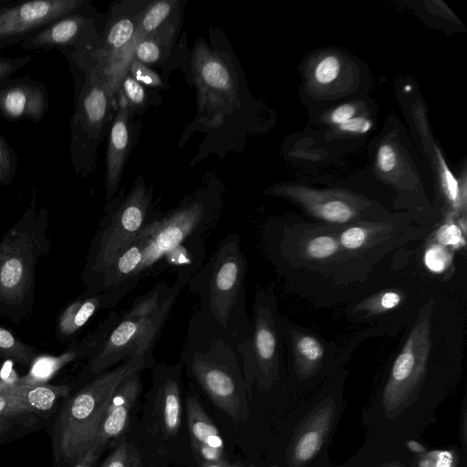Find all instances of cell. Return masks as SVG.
Segmentation results:
<instances>
[{
    "instance_id": "21",
    "label": "cell",
    "mask_w": 467,
    "mask_h": 467,
    "mask_svg": "<svg viewBox=\"0 0 467 467\" xmlns=\"http://www.w3.org/2000/svg\"><path fill=\"white\" fill-rule=\"evenodd\" d=\"M140 277L130 278L119 285L92 296L83 295L68 304L59 314L56 333L59 340L74 337L99 310L116 306L140 282Z\"/></svg>"
},
{
    "instance_id": "32",
    "label": "cell",
    "mask_w": 467,
    "mask_h": 467,
    "mask_svg": "<svg viewBox=\"0 0 467 467\" xmlns=\"http://www.w3.org/2000/svg\"><path fill=\"white\" fill-rule=\"evenodd\" d=\"M100 467H141V463L136 449L129 443H122L107 457Z\"/></svg>"
},
{
    "instance_id": "28",
    "label": "cell",
    "mask_w": 467,
    "mask_h": 467,
    "mask_svg": "<svg viewBox=\"0 0 467 467\" xmlns=\"http://www.w3.org/2000/svg\"><path fill=\"white\" fill-rule=\"evenodd\" d=\"M41 353L17 338L11 331L0 327V358L30 367Z\"/></svg>"
},
{
    "instance_id": "35",
    "label": "cell",
    "mask_w": 467,
    "mask_h": 467,
    "mask_svg": "<svg viewBox=\"0 0 467 467\" xmlns=\"http://www.w3.org/2000/svg\"><path fill=\"white\" fill-rule=\"evenodd\" d=\"M339 70V60L334 56H329L317 64L315 78L321 84H328L337 78Z\"/></svg>"
},
{
    "instance_id": "15",
    "label": "cell",
    "mask_w": 467,
    "mask_h": 467,
    "mask_svg": "<svg viewBox=\"0 0 467 467\" xmlns=\"http://www.w3.org/2000/svg\"><path fill=\"white\" fill-rule=\"evenodd\" d=\"M267 192L287 195L296 200L316 221L335 226L353 223L384 222L399 217L372 204L336 193H314L286 188H273Z\"/></svg>"
},
{
    "instance_id": "22",
    "label": "cell",
    "mask_w": 467,
    "mask_h": 467,
    "mask_svg": "<svg viewBox=\"0 0 467 467\" xmlns=\"http://www.w3.org/2000/svg\"><path fill=\"white\" fill-rule=\"evenodd\" d=\"M132 112L119 104L109 133L106 158L105 195L106 200H112L117 192L130 147V117Z\"/></svg>"
},
{
    "instance_id": "44",
    "label": "cell",
    "mask_w": 467,
    "mask_h": 467,
    "mask_svg": "<svg viewBox=\"0 0 467 467\" xmlns=\"http://www.w3.org/2000/svg\"><path fill=\"white\" fill-rule=\"evenodd\" d=\"M13 383L11 382H8L6 380H5L3 378H1L0 376V393L2 391H4L5 389H6L10 385H12Z\"/></svg>"
},
{
    "instance_id": "2",
    "label": "cell",
    "mask_w": 467,
    "mask_h": 467,
    "mask_svg": "<svg viewBox=\"0 0 467 467\" xmlns=\"http://www.w3.org/2000/svg\"><path fill=\"white\" fill-rule=\"evenodd\" d=\"M154 365L153 356L135 355L70 392L47 428L51 467H78L118 388L132 374Z\"/></svg>"
},
{
    "instance_id": "37",
    "label": "cell",
    "mask_w": 467,
    "mask_h": 467,
    "mask_svg": "<svg viewBox=\"0 0 467 467\" xmlns=\"http://www.w3.org/2000/svg\"><path fill=\"white\" fill-rule=\"evenodd\" d=\"M377 162L382 172H390L397 164V155L390 144H383L378 150Z\"/></svg>"
},
{
    "instance_id": "12",
    "label": "cell",
    "mask_w": 467,
    "mask_h": 467,
    "mask_svg": "<svg viewBox=\"0 0 467 467\" xmlns=\"http://www.w3.org/2000/svg\"><path fill=\"white\" fill-rule=\"evenodd\" d=\"M69 385H21L13 383L0 393V444L48 428Z\"/></svg>"
},
{
    "instance_id": "26",
    "label": "cell",
    "mask_w": 467,
    "mask_h": 467,
    "mask_svg": "<svg viewBox=\"0 0 467 467\" xmlns=\"http://www.w3.org/2000/svg\"><path fill=\"white\" fill-rule=\"evenodd\" d=\"M178 11L179 9L161 26L138 43L134 48L133 59L150 65L166 58L179 28Z\"/></svg>"
},
{
    "instance_id": "11",
    "label": "cell",
    "mask_w": 467,
    "mask_h": 467,
    "mask_svg": "<svg viewBox=\"0 0 467 467\" xmlns=\"http://www.w3.org/2000/svg\"><path fill=\"white\" fill-rule=\"evenodd\" d=\"M222 204L220 191L208 186L163 215L151 218L143 227L145 247L137 276L150 274L173 249L202 239L217 222Z\"/></svg>"
},
{
    "instance_id": "43",
    "label": "cell",
    "mask_w": 467,
    "mask_h": 467,
    "mask_svg": "<svg viewBox=\"0 0 467 467\" xmlns=\"http://www.w3.org/2000/svg\"><path fill=\"white\" fill-rule=\"evenodd\" d=\"M16 0H0V12L10 6Z\"/></svg>"
},
{
    "instance_id": "30",
    "label": "cell",
    "mask_w": 467,
    "mask_h": 467,
    "mask_svg": "<svg viewBox=\"0 0 467 467\" xmlns=\"http://www.w3.org/2000/svg\"><path fill=\"white\" fill-rule=\"evenodd\" d=\"M125 105L131 112L141 109L147 101L145 89L141 84L127 74L121 80L117 95L116 104Z\"/></svg>"
},
{
    "instance_id": "23",
    "label": "cell",
    "mask_w": 467,
    "mask_h": 467,
    "mask_svg": "<svg viewBox=\"0 0 467 467\" xmlns=\"http://www.w3.org/2000/svg\"><path fill=\"white\" fill-rule=\"evenodd\" d=\"M157 401L160 424L167 436L177 434L182 418L180 374L182 363L173 367L154 365Z\"/></svg>"
},
{
    "instance_id": "7",
    "label": "cell",
    "mask_w": 467,
    "mask_h": 467,
    "mask_svg": "<svg viewBox=\"0 0 467 467\" xmlns=\"http://www.w3.org/2000/svg\"><path fill=\"white\" fill-rule=\"evenodd\" d=\"M199 267L192 265L179 269L171 293L151 314L141 316L130 307L120 315L111 312L88 336L87 363L83 372L93 378L132 356H152L154 345L178 296Z\"/></svg>"
},
{
    "instance_id": "17",
    "label": "cell",
    "mask_w": 467,
    "mask_h": 467,
    "mask_svg": "<svg viewBox=\"0 0 467 467\" xmlns=\"http://www.w3.org/2000/svg\"><path fill=\"white\" fill-rule=\"evenodd\" d=\"M280 324L288 363L297 377L314 376L345 359L341 346L325 339L317 332L294 323L283 315Z\"/></svg>"
},
{
    "instance_id": "38",
    "label": "cell",
    "mask_w": 467,
    "mask_h": 467,
    "mask_svg": "<svg viewBox=\"0 0 467 467\" xmlns=\"http://www.w3.org/2000/svg\"><path fill=\"white\" fill-rule=\"evenodd\" d=\"M192 445L194 452L202 462H219L225 461L223 450H219L195 441H192Z\"/></svg>"
},
{
    "instance_id": "39",
    "label": "cell",
    "mask_w": 467,
    "mask_h": 467,
    "mask_svg": "<svg viewBox=\"0 0 467 467\" xmlns=\"http://www.w3.org/2000/svg\"><path fill=\"white\" fill-rule=\"evenodd\" d=\"M343 131L365 133L371 128V122L364 117H353L338 125Z\"/></svg>"
},
{
    "instance_id": "4",
    "label": "cell",
    "mask_w": 467,
    "mask_h": 467,
    "mask_svg": "<svg viewBox=\"0 0 467 467\" xmlns=\"http://www.w3.org/2000/svg\"><path fill=\"white\" fill-rule=\"evenodd\" d=\"M413 250V249H412ZM411 247L398 252L391 263L343 307L344 317L355 325L375 327L379 337L404 330L420 306L440 283L421 274L412 260Z\"/></svg>"
},
{
    "instance_id": "18",
    "label": "cell",
    "mask_w": 467,
    "mask_h": 467,
    "mask_svg": "<svg viewBox=\"0 0 467 467\" xmlns=\"http://www.w3.org/2000/svg\"><path fill=\"white\" fill-rule=\"evenodd\" d=\"M193 73L199 91L200 109L213 117L214 126L224 120L226 107L232 105L234 84L223 59L207 49L195 50Z\"/></svg>"
},
{
    "instance_id": "10",
    "label": "cell",
    "mask_w": 467,
    "mask_h": 467,
    "mask_svg": "<svg viewBox=\"0 0 467 467\" xmlns=\"http://www.w3.org/2000/svg\"><path fill=\"white\" fill-rule=\"evenodd\" d=\"M152 191L139 176L123 199H112L105 206L90 242L80 274L88 287L136 239L150 219Z\"/></svg>"
},
{
    "instance_id": "16",
    "label": "cell",
    "mask_w": 467,
    "mask_h": 467,
    "mask_svg": "<svg viewBox=\"0 0 467 467\" xmlns=\"http://www.w3.org/2000/svg\"><path fill=\"white\" fill-rule=\"evenodd\" d=\"M87 0H33L15 1L0 12V52L51 24L55 20L78 11Z\"/></svg>"
},
{
    "instance_id": "9",
    "label": "cell",
    "mask_w": 467,
    "mask_h": 467,
    "mask_svg": "<svg viewBox=\"0 0 467 467\" xmlns=\"http://www.w3.org/2000/svg\"><path fill=\"white\" fill-rule=\"evenodd\" d=\"M438 221L401 213L389 221L338 226L337 234L355 274L368 285L398 252L424 240Z\"/></svg>"
},
{
    "instance_id": "42",
    "label": "cell",
    "mask_w": 467,
    "mask_h": 467,
    "mask_svg": "<svg viewBox=\"0 0 467 467\" xmlns=\"http://www.w3.org/2000/svg\"><path fill=\"white\" fill-rule=\"evenodd\" d=\"M407 447L414 452H423L425 451V448L418 441H409L407 442Z\"/></svg>"
},
{
    "instance_id": "8",
    "label": "cell",
    "mask_w": 467,
    "mask_h": 467,
    "mask_svg": "<svg viewBox=\"0 0 467 467\" xmlns=\"http://www.w3.org/2000/svg\"><path fill=\"white\" fill-rule=\"evenodd\" d=\"M74 84V110L70 119L69 152L77 175L93 171L97 150L112 122L114 108L108 87L86 55H64Z\"/></svg>"
},
{
    "instance_id": "1",
    "label": "cell",
    "mask_w": 467,
    "mask_h": 467,
    "mask_svg": "<svg viewBox=\"0 0 467 467\" xmlns=\"http://www.w3.org/2000/svg\"><path fill=\"white\" fill-rule=\"evenodd\" d=\"M337 227L293 215L269 218L261 227L276 275L316 308L346 304L367 287L345 255Z\"/></svg>"
},
{
    "instance_id": "33",
    "label": "cell",
    "mask_w": 467,
    "mask_h": 467,
    "mask_svg": "<svg viewBox=\"0 0 467 467\" xmlns=\"http://www.w3.org/2000/svg\"><path fill=\"white\" fill-rule=\"evenodd\" d=\"M128 74L141 85L157 88L162 86V80L159 75L147 65L132 59L128 68Z\"/></svg>"
},
{
    "instance_id": "13",
    "label": "cell",
    "mask_w": 467,
    "mask_h": 467,
    "mask_svg": "<svg viewBox=\"0 0 467 467\" xmlns=\"http://www.w3.org/2000/svg\"><path fill=\"white\" fill-rule=\"evenodd\" d=\"M149 2L128 0L114 4L100 31L97 48L87 54L89 62L105 81L114 108L119 86L120 58L134 38L139 22Z\"/></svg>"
},
{
    "instance_id": "27",
    "label": "cell",
    "mask_w": 467,
    "mask_h": 467,
    "mask_svg": "<svg viewBox=\"0 0 467 467\" xmlns=\"http://www.w3.org/2000/svg\"><path fill=\"white\" fill-rule=\"evenodd\" d=\"M187 419L192 441L223 450V440L211 419L194 396L187 399Z\"/></svg>"
},
{
    "instance_id": "20",
    "label": "cell",
    "mask_w": 467,
    "mask_h": 467,
    "mask_svg": "<svg viewBox=\"0 0 467 467\" xmlns=\"http://www.w3.org/2000/svg\"><path fill=\"white\" fill-rule=\"evenodd\" d=\"M48 108V91L44 82L29 77L0 80V114L4 119L38 123Z\"/></svg>"
},
{
    "instance_id": "3",
    "label": "cell",
    "mask_w": 467,
    "mask_h": 467,
    "mask_svg": "<svg viewBox=\"0 0 467 467\" xmlns=\"http://www.w3.org/2000/svg\"><path fill=\"white\" fill-rule=\"evenodd\" d=\"M247 259L240 237L229 234L188 282L199 301L198 311L236 344L252 333L247 313L245 282Z\"/></svg>"
},
{
    "instance_id": "40",
    "label": "cell",
    "mask_w": 467,
    "mask_h": 467,
    "mask_svg": "<svg viewBox=\"0 0 467 467\" xmlns=\"http://www.w3.org/2000/svg\"><path fill=\"white\" fill-rule=\"evenodd\" d=\"M356 109L351 104H343L333 110L330 119L335 124H341L353 118Z\"/></svg>"
},
{
    "instance_id": "25",
    "label": "cell",
    "mask_w": 467,
    "mask_h": 467,
    "mask_svg": "<svg viewBox=\"0 0 467 467\" xmlns=\"http://www.w3.org/2000/svg\"><path fill=\"white\" fill-rule=\"evenodd\" d=\"M88 338L82 341H71L67 348L58 356L38 355L29 367L28 373L18 378L16 383L21 385L47 384L61 368L79 358H86Z\"/></svg>"
},
{
    "instance_id": "36",
    "label": "cell",
    "mask_w": 467,
    "mask_h": 467,
    "mask_svg": "<svg viewBox=\"0 0 467 467\" xmlns=\"http://www.w3.org/2000/svg\"><path fill=\"white\" fill-rule=\"evenodd\" d=\"M31 56L19 57H0V80L10 78L15 72L24 67L30 60Z\"/></svg>"
},
{
    "instance_id": "24",
    "label": "cell",
    "mask_w": 467,
    "mask_h": 467,
    "mask_svg": "<svg viewBox=\"0 0 467 467\" xmlns=\"http://www.w3.org/2000/svg\"><path fill=\"white\" fill-rule=\"evenodd\" d=\"M455 255V252L436 243L430 234L412 251L414 265L423 275L436 283L451 282Z\"/></svg>"
},
{
    "instance_id": "19",
    "label": "cell",
    "mask_w": 467,
    "mask_h": 467,
    "mask_svg": "<svg viewBox=\"0 0 467 467\" xmlns=\"http://www.w3.org/2000/svg\"><path fill=\"white\" fill-rule=\"evenodd\" d=\"M140 373L127 378L114 393L102 417L94 441L78 467L93 465L109 442L126 431L131 409L141 389Z\"/></svg>"
},
{
    "instance_id": "34",
    "label": "cell",
    "mask_w": 467,
    "mask_h": 467,
    "mask_svg": "<svg viewBox=\"0 0 467 467\" xmlns=\"http://www.w3.org/2000/svg\"><path fill=\"white\" fill-rule=\"evenodd\" d=\"M321 444V436L317 431H310L306 432L299 439L295 455L297 460L307 461L318 451Z\"/></svg>"
},
{
    "instance_id": "45",
    "label": "cell",
    "mask_w": 467,
    "mask_h": 467,
    "mask_svg": "<svg viewBox=\"0 0 467 467\" xmlns=\"http://www.w3.org/2000/svg\"><path fill=\"white\" fill-rule=\"evenodd\" d=\"M249 467H254V466H249Z\"/></svg>"
},
{
    "instance_id": "31",
    "label": "cell",
    "mask_w": 467,
    "mask_h": 467,
    "mask_svg": "<svg viewBox=\"0 0 467 467\" xmlns=\"http://www.w3.org/2000/svg\"><path fill=\"white\" fill-rule=\"evenodd\" d=\"M18 158L15 150L0 134V184L12 183L17 170Z\"/></svg>"
},
{
    "instance_id": "6",
    "label": "cell",
    "mask_w": 467,
    "mask_h": 467,
    "mask_svg": "<svg viewBox=\"0 0 467 467\" xmlns=\"http://www.w3.org/2000/svg\"><path fill=\"white\" fill-rule=\"evenodd\" d=\"M236 345L197 310L188 325L181 361L210 399L239 420L246 388Z\"/></svg>"
},
{
    "instance_id": "41",
    "label": "cell",
    "mask_w": 467,
    "mask_h": 467,
    "mask_svg": "<svg viewBox=\"0 0 467 467\" xmlns=\"http://www.w3.org/2000/svg\"><path fill=\"white\" fill-rule=\"evenodd\" d=\"M200 467H239L237 465H232L228 463L226 461L219 462H202Z\"/></svg>"
},
{
    "instance_id": "14",
    "label": "cell",
    "mask_w": 467,
    "mask_h": 467,
    "mask_svg": "<svg viewBox=\"0 0 467 467\" xmlns=\"http://www.w3.org/2000/svg\"><path fill=\"white\" fill-rule=\"evenodd\" d=\"M99 35L97 15L88 2L79 10L55 20L29 36L21 43V47L27 51L57 49L61 54L71 52L84 55L97 48Z\"/></svg>"
},
{
    "instance_id": "5",
    "label": "cell",
    "mask_w": 467,
    "mask_h": 467,
    "mask_svg": "<svg viewBox=\"0 0 467 467\" xmlns=\"http://www.w3.org/2000/svg\"><path fill=\"white\" fill-rule=\"evenodd\" d=\"M49 213L37 207L34 189L29 205L0 240V314L19 323L35 304L38 260L50 253Z\"/></svg>"
},
{
    "instance_id": "29",
    "label": "cell",
    "mask_w": 467,
    "mask_h": 467,
    "mask_svg": "<svg viewBox=\"0 0 467 467\" xmlns=\"http://www.w3.org/2000/svg\"><path fill=\"white\" fill-rule=\"evenodd\" d=\"M430 236L436 243L452 250L456 254L462 253L465 255L466 252V237L455 219L451 217L441 218Z\"/></svg>"
}]
</instances>
